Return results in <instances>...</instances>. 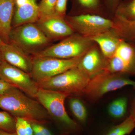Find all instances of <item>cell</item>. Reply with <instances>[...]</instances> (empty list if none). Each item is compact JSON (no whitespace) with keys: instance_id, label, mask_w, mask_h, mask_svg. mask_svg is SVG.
I'll use <instances>...</instances> for the list:
<instances>
[{"instance_id":"6da1fadb","label":"cell","mask_w":135,"mask_h":135,"mask_svg":"<svg viewBox=\"0 0 135 135\" xmlns=\"http://www.w3.org/2000/svg\"><path fill=\"white\" fill-rule=\"evenodd\" d=\"M0 108L15 118H20L31 123L44 124L50 116L41 104L15 87L0 95Z\"/></svg>"},{"instance_id":"7a4b0ae2","label":"cell","mask_w":135,"mask_h":135,"mask_svg":"<svg viewBox=\"0 0 135 135\" xmlns=\"http://www.w3.org/2000/svg\"><path fill=\"white\" fill-rule=\"evenodd\" d=\"M52 42L36 23H28L12 28L9 44L32 56L51 46Z\"/></svg>"},{"instance_id":"3957f363","label":"cell","mask_w":135,"mask_h":135,"mask_svg":"<svg viewBox=\"0 0 135 135\" xmlns=\"http://www.w3.org/2000/svg\"><path fill=\"white\" fill-rule=\"evenodd\" d=\"M90 79L77 67L38 84L40 88L52 90L70 95H83Z\"/></svg>"},{"instance_id":"277c9868","label":"cell","mask_w":135,"mask_h":135,"mask_svg":"<svg viewBox=\"0 0 135 135\" xmlns=\"http://www.w3.org/2000/svg\"><path fill=\"white\" fill-rule=\"evenodd\" d=\"M94 42L89 38L74 33L33 56L61 59L77 58L84 55L92 47Z\"/></svg>"},{"instance_id":"5b68a950","label":"cell","mask_w":135,"mask_h":135,"mask_svg":"<svg viewBox=\"0 0 135 135\" xmlns=\"http://www.w3.org/2000/svg\"><path fill=\"white\" fill-rule=\"evenodd\" d=\"M83 56L71 59H61L32 56V68L30 75L35 82L38 83L77 67Z\"/></svg>"},{"instance_id":"8992f818","label":"cell","mask_w":135,"mask_h":135,"mask_svg":"<svg viewBox=\"0 0 135 135\" xmlns=\"http://www.w3.org/2000/svg\"><path fill=\"white\" fill-rule=\"evenodd\" d=\"M128 86L135 88V81L123 74L103 71L90 79L83 95L90 100H97L108 92Z\"/></svg>"},{"instance_id":"52a82bcc","label":"cell","mask_w":135,"mask_h":135,"mask_svg":"<svg viewBox=\"0 0 135 135\" xmlns=\"http://www.w3.org/2000/svg\"><path fill=\"white\" fill-rule=\"evenodd\" d=\"M68 94L60 91L40 88L36 98L52 116L63 124L72 128H75L77 124L68 115L64 106L65 100Z\"/></svg>"},{"instance_id":"ba28073f","label":"cell","mask_w":135,"mask_h":135,"mask_svg":"<svg viewBox=\"0 0 135 135\" xmlns=\"http://www.w3.org/2000/svg\"><path fill=\"white\" fill-rule=\"evenodd\" d=\"M73 31L88 38L108 31L113 28L110 20L96 14H85L68 16L65 19Z\"/></svg>"},{"instance_id":"9c48e42d","label":"cell","mask_w":135,"mask_h":135,"mask_svg":"<svg viewBox=\"0 0 135 135\" xmlns=\"http://www.w3.org/2000/svg\"><path fill=\"white\" fill-rule=\"evenodd\" d=\"M0 79L18 89L31 98H36L39 88L30 74L3 60L0 65Z\"/></svg>"},{"instance_id":"30bf717a","label":"cell","mask_w":135,"mask_h":135,"mask_svg":"<svg viewBox=\"0 0 135 135\" xmlns=\"http://www.w3.org/2000/svg\"><path fill=\"white\" fill-rule=\"evenodd\" d=\"M36 24L52 41L63 40L74 33L65 17L56 14L40 18Z\"/></svg>"},{"instance_id":"8fae6325","label":"cell","mask_w":135,"mask_h":135,"mask_svg":"<svg viewBox=\"0 0 135 135\" xmlns=\"http://www.w3.org/2000/svg\"><path fill=\"white\" fill-rule=\"evenodd\" d=\"M0 56L9 64L29 74L31 71L32 56L16 46L4 42L0 47Z\"/></svg>"},{"instance_id":"7c38bea8","label":"cell","mask_w":135,"mask_h":135,"mask_svg":"<svg viewBox=\"0 0 135 135\" xmlns=\"http://www.w3.org/2000/svg\"><path fill=\"white\" fill-rule=\"evenodd\" d=\"M37 0H16L12 28L28 23H36L39 18Z\"/></svg>"},{"instance_id":"4fadbf2b","label":"cell","mask_w":135,"mask_h":135,"mask_svg":"<svg viewBox=\"0 0 135 135\" xmlns=\"http://www.w3.org/2000/svg\"><path fill=\"white\" fill-rule=\"evenodd\" d=\"M105 64L98 50L91 47L82 57L77 68L91 78L104 71Z\"/></svg>"},{"instance_id":"5bb4252c","label":"cell","mask_w":135,"mask_h":135,"mask_svg":"<svg viewBox=\"0 0 135 135\" xmlns=\"http://www.w3.org/2000/svg\"><path fill=\"white\" fill-rule=\"evenodd\" d=\"M16 0H0V34L3 42L9 44Z\"/></svg>"},{"instance_id":"9a60e30c","label":"cell","mask_w":135,"mask_h":135,"mask_svg":"<svg viewBox=\"0 0 135 135\" xmlns=\"http://www.w3.org/2000/svg\"><path fill=\"white\" fill-rule=\"evenodd\" d=\"M90 38L99 45L103 55L107 59L113 56L122 40L116 33H112L110 31L92 36Z\"/></svg>"},{"instance_id":"2e32d148","label":"cell","mask_w":135,"mask_h":135,"mask_svg":"<svg viewBox=\"0 0 135 135\" xmlns=\"http://www.w3.org/2000/svg\"><path fill=\"white\" fill-rule=\"evenodd\" d=\"M114 56L123 62L129 75H135V46L122 39Z\"/></svg>"},{"instance_id":"e0dca14e","label":"cell","mask_w":135,"mask_h":135,"mask_svg":"<svg viewBox=\"0 0 135 135\" xmlns=\"http://www.w3.org/2000/svg\"><path fill=\"white\" fill-rule=\"evenodd\" d=\"M115 23L116 32L121 38L135 42V20L117 17Z\"/></svg>"},{"instance_id":"ac0fdd59","label":"cell","mask_w":135,"mask_h":135,"mask_svg":"<svg viewBox=\"0 0 135 135\" xmlns=\"http://www.w3.org/2000/svg\"><path fill=\"white\" fill-rule=\"evenodd\" d=\"M128 103V99L126 97H121L114 100L107 108L109 115L115 119L123 118L127 112Z\"/></svg>"},{"instance_id":"d6986e66","label":"cell","mask_w":135,"mask_h":135,"mask_svg":"<svg viewBox=\"0 0 135 135\" xmlns=\"http://www.w3.org/2000/svg\"><path fill=\"white\" fill-rule=\"evenodd\" d=\"M135 128V119L130 115L120 124L114 126L105 135H127Z\"/></svg>"},{"instance_id":"ffe728a7","label":"cell","mask_w":135,"mask_h":135,"mask_svg":"<svg viewBox=\"0 0 135 135\" xmlns=\"http://www.w3.org/2000/svg\"><path fill=\"white\" fill-rule=\"evenodd\" d=\"M115 15L129 20H135V0L121 3L115 12Z\"/></svg>"},{"instance_id":"44dd1931","label":"cell","mask_w":135,"mask_h":135,"mask_svg":"<svg viewBox=\"0 0 135 135\" xmlns=\"http://www.w3.org/2000/svg\"><path fill=\"white\" fill-rule=\"evenodd\" d=\"M74 3L79 12H98L103 8L101 0H73Z\"/></svg>"},{"instance_id":"7402d4cb","label":"cell","mask_w":135,"mask_h":135,"mask_svg":"<svg viewBox=\"0 0 135 135\" xmlns=\"http://www.w3.org/2000/svg\"><path fill=\"white\" fill-rule=\"evenodd\" d=\"M70 109L74 116L80 122L85 123L88 117L86 107L80 99L72 98L70 101Z\"/></svg>"},{"instance_id":"603a6c76","label":"cell","mask_w":135,"mask_h":135,"mask_svg":"<svg viewBox=\"0 0 135 135\" xmlns=\"http://www.w3.org/2000/svg\"><path fill=\"white\" fill-rule=\"evenodd\" d=\"M16 118L6 111L0 112V129L15 133Z\"/></svg>"},{"instance_id":"cb8c5ba5","label":"cell","mask_w":135,"mask_h":135,"mask_svg":"<svg viewBox=\"0 0 135 135\" xmlns=\"http://www.w3.org/2000/svg\"><path fill=\"white\" fill-rule=\"evenodd\" d=\"M57 0H41L38 4L39 18H43L55 14Z\"/></svg>"},{"instance_id":"d4e9b609","label":"cell","mask_w":135,"mask_h":135,"mask_svg":"<svg viewBox=\"0 0 135 135\" xmlns=\"http://www.w3.org/2000/svg\"><path fill=\"white\" fill-rule=\"evenodd\" d=\"M31 123L33 129V135H53L51 131L43 126V124L37 123Z\"/></svg>"},{"instance_id":"484cf974","label":"cell","mask_w":135,"mask_h":135,"mask_svg":"<svg viewBox=\"0 0 135 135\" xmlns=\"http://www.w3.org/2000/svg\"><path fill=\"white\" fill-rule=\"evenodd\" d=\"M68 0H57L55 7V14L65 17Z\"/></svg>"},{"instance_id":"4316f807","label":"cell","mask_w":135,"mask_h":135,"mask_svg":"<svg viewBox=\"0 0 135 135\" xmlns=\"http://www.w3.org/2000/svg\"><path fill=\"white\" fill-rule=\"evenodd\" d=\"M15 118L16 120L15 133L17 135H26L24 119L20 118Z\"/></svg>"},{"instance_id":"83f0119b","label":"cell","mask_w":135,"mask_h":135,"mask_svg":"<svg viewBox=\"0 0 135 135\" xmlns=\"http://www.w3.org/2000/svg\"><path fill=\"white\" fill-rule=\"evenodd\" d=\"M13 87L15 86L0 79V95L4 94L8 90Z\"/></svg>"},{"instance_id":"f1b7e54d","label":"cell","mask_w":135,"mask_h":135,"mask_svg":"<svg viewBox=\"0 0 135 135\" xmlns=\"http://www.w3.org/2000/svg\"><path fill=\"white\" fill-rule=\"evenodd\" d=\"M106 3L111 7L113 8L116 12L118 6L120 4L119 1L120 0H104Z\"/></svg>"},{"instance_id":"f546056e","label":"cell","mask_w":135,"mask_h":135,"mask_svg":"<svg viewBox=\"0 0 135 135\" xmlns=\"http://www.w3.org/2000/svg\"><path fill=\"white\" fill-rule=\"evenodd\" d=\"M130 114L132 115L135 119V97L131 105Z\"/></svg>"},{"instance_id":"4dcf8cb0","label":"cell","mask_w":135,"mask_h":135,"mask_svg":"<svg viewBox=\"0 0 135 135\" xmlns=\"http://www.w3.org/2000/svg\"><path fill=\"white\" fill-rule=\"evenodd\" d=\"M0 135H17L16 133L8 132L0 129Z\"/></svg>"},{"instance_id":"1f68e13d","label":"cell","mask_w":135,"mask_h":135,"mask_svg":"<svg viewBox=\"0 0 135 135\" xmlns=\"http://www.w3.org/2000/svg\"><path fill=\"white\" fill-rule=\"evenodd\" d=\"M4 43L2 40L1 37V34H0V47Z\"/></svg>"},{"instance_id":"d6a6232c","label":"cell","mask_w":135,"mask_h":135,"mask_svg":"<svg viewBox=\"0 0 135 135\" xmlns=\"http://www.w3.org/2000/svg\"><path fill=\"white\" fill-rule=\"evenodd\" d=\"M3 60L2 58L0 56V65H1V64Z\"/></svg>"},{"instance_id":"836d02e7","label":"cell","mask_w":135,"mask_h":135,"mask_svg":"<svg viewBox=\"0 0 135 135\" xmlns=\"http://www.w3.org/2000/svg\"><path fill=\"white\" fill-rule=\"evenodd\" d=\"M129 1V0H126V1Z\"/></svg>"}]
</instances>
